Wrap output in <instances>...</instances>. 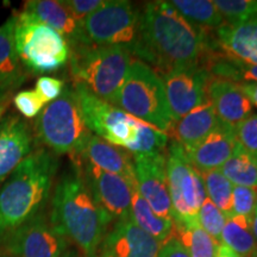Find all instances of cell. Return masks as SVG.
Masks as SVG:
<instances>
[{
  "mask_svg": "<svg viewBox=\"0 0 257 257\" xmlns=\"http://www.w3.org/2000/svg\"><path fill=\"white\" fill-rule=\"evenodd\" d=\"M212 32L187 21L170 2H148L141 8L137 36L128 50L163 76L204 66Z\"/></svg>",
  "mask_w": 257,
  "mask_h": 257,
  "instance_id": "1",
  "label": "cell"
},
{
  "mask_svg": "<svg viewBox=\"0 0 257 257\" xmlns=\"http://www.w3.org/2000/svg\"><path fill=\"white\" fill-rule=\"evenodd\" d=\"M70 161L54 189L50 220L68 242L88 257L99 249L111 223L93 198L79 162Z\"/></svg>",
  "mask_w": 257,
  "mask_h": 257,
  "instance_id": "2",
  "label": "cell"
},
{
  "mask_svg": "<svg viewBox=\"0 0 257 257\" xmlns=\"http://www.w3.org/2000/svg\"><path fill=\"white\" fill-rule=\"evenodd\" d=\"M57 169V155L44 148L19 163L0 189V239L43 211Z\"/></svg>",
  "mask_w": 257,
  "mask_h": 257,
  "instance_id": "3",
  "label": "cell"
},
{
  "mask_svg": "<svg viewBox=\"0 0 257 257\" xmlns=\"http://www.w3.org/2000/svg\"><path fill=\"white\" fill-rule=\"evenodd\" d=\"M134 56L124 46L76 44L70 47L69 73L73 85L114 105Z\"/></svg>",
  "mask_w": 257,
  "mask_h": 257,
  "instance_id": "4",
  "label": "cell"
},
{
  "mask_svg": "<svg viewBox=\"0 0 257 257\" xmlns=\"http://www.w3.org/2000/svg\"><path fill=\"white\" fill-rule=\"evenodd\" d=\"M34 134L55 155L79 156L92 133L86 126L73 86H66L56 100L44 106L34 124Z\"/></svg>",
  "mask_w": 257,
  "mask_h": 257,
  "instance_id": "5",
  "label": "cell"
},
{
  "mask_svg": "<svg viewBox=\"0 0 257 257\" xmlns=\"http://www.w3.org/2000/svg\"><path fill=\"white\" fill-rule=\"evenodd\" d=\"M113 106L166 134L174 121L162 79L148 64L137 59L131 61Z\"/></svg>",
  "mask_w": 257,
  "mask_h": 257,
  "instance_id": "6",
  "label": "cell"
},
{
  "mask_svg": "<svg viewBox=\"0 0 257 257\" xmlns=\"http://www.w3.org/2000/svg\"><path fill=\"white\" fill-rule=\"evenodd\" d=\"M15 48L27 73H55L68 62L66 38L27 11L15 14Z\"/></svg>",
  "mask_w": 257,
  "mask_h": 257,
  "instance_id": "7",
  "label": "cell"
},
{
  "mask_svg": "<svg viewBox=\"0 0 257 257\" xmlns=\"http://www.w3.org/2000/svg\"><path fill=\"white\" fill-rule=\"evenodd\" d=\"M167 180L174 224L197 221L200 206L207 198L204 180L175 141L167 148Z\"/></svg>",
  "mask_w": 257,
  "mask_h": 257,
  "instance_id": "8",
  "label": "cell"
},
{
  "mask_svg": "<svg viewBox=\"0 0 257 257\" xmlns=\"http://www.w3.org/2000/svg\"><path fill=\"white\" fill-rule=\"evenodd\" d=\"M73 87L88 130L112 146L130 149L144 121L98 98L81 85H73Z\"/></svg>",
  "mask_w": 257,
  "mask_h": 257,
  "instance_id": "9",
  "label": "cell"
},
{
  "mask_svg": "<svg viewBox=\"0 0 257 257\" xmlns=\"http://www.w3.org/2000/svg\"><path fill=\"white\" fill-rule=\"evenodd\" d=\"M141 9L126 0H107L106 4L81 22L83 44L124 46L136 40Z\"/></svg>",
  "mask_w": 257,
  "mask_h": 257,
  "instance_id": "10",
  "label": "cell"
},
{
  "mask_svg": "<svg viewBox=\"0 0 257 257\" xmlns=\"http://www.w3.org/2000/svg\"><path fill=\"white\" fill-rule=\"evenodd\" d=\"M2 250L14 257H62L68 240L43 211L0 239Z\"/></svg>",
  "mask_w": 257,
  "mask_h": 257,
  "instance_id": "11",
  "label": "cell"
},
{
  "mask_svg": "<svg viewBox=\"0 0 257 257\" xmlns=\"http://www.w3.org/2000/svg\"><path fill=\"white\" fill-rule=\"evenodd\" d=\"M72 160L79 162L93 198L108 221L117 223L130 218L131 198L137 186L131 185L119 175L104 172L87 162L76 159Z\"/></svg>",
  "mask_w": 257,
  "mask_h": 257,
  "instance_id": "12",
  "label": "cell"
},
{
  "mask_svg": "<svg viewBox=\"0 0 257 257\" xmlns=\"http://www.w3.org/2000/svg\"><path fill=\"white\" fill-rule=\"evenodd\" d=\"M137 191L157 216L174 221L167 180V150L134 154Z\"/></svg>",
  "mask_w": 257,
  "mask_h": 257,
  "instance_id": "13",
  "label": "cell"
},
{
  "mask_svg": "<svg viewBox=\"0 0 257 257\" xmlns=\"http://www.w3.org/2000/svg\"><path fill=\"white\" fill-rule=\"evenodd\" d=\"M211 74L205 66L180 69L161 76L166 89L173 120H178L206 102L207 83Z\"/></svg>",
  "mask_w": 257,
  "mask_h": 257,
  "instance_id": "14",
  "label": "cell"
},
{
  "mask_svg": "<svg viewBox=\"0 0 257 257\" xmlns=\"http://www.w3.org/2000/svg\"><path fill=\"white\" fill-rule=\"evenodd\" d=\"M35 134L27 119L8 114L0 120V185L34 152Z\"/></svg>",
  "mask_w": 257,
  "mask_h": 257,
  "instance_id": "15",
  "label": "cell"
},
{
  "mask_svg": "<svg viewBox=\"0 0 257 257\" xmlns=\"http://www.w3.org/2000/svg\"><path fill=\"white\" fill-rule=\"evenodd\" d=\"M237 143L234 126L219 121L216 128L200 143L184 150L192 166L202 174L221 168L232 156Z\"/></svg>",
  "mask_w": 257,
  "mask_h": 257,
  "instance_id": "16",
  "label": "cell"
},
{
  "mask_svg": "<svg viewBox=\"0 0 257 257\" xmlns=\"http://www.w3.org/2000/svg\"><path fill=\"white\" fill-rule=\"evenodd\" d=\"M206 93L218 119L225 124L234 126L251 114L252 105L239 83L211 76Z\"/></svg>",
  "mask_w": 257,
  "mask_h": 257,
  "instance_id": "17",
  "label": "cell"
},
{
  "mask_svg": "<svg viewBox=\"0 0 257 257\" xmlns=\"http://www.w3.org/2000/svg\"><path fill=\"white\" fill-rule=\"evenodd\" d=\"M70 159L87 162L104 172L119 175L131 185L137 186L136 176H135L134 154L123 148L112 146L95 135L92 134L79 156L70 157Z\"/></svg>",
  "mask_w": 257,
  "mask_h": 257,
  "instance_id": "18",
  "label": "cell"
},
{
  "mask_svg": "<svg viewBox=\"0 0 257 257\" xmlns=\"http://www.w3.org/2000/svg\"><path fill=\"white\" fill-rule=\"evenodd\" d=\"M114 257H157L161 243L131 220H119L102 243Z\"/></svg>",
  "mask_w": 257,
  "mask_h": 257,
  "instance_id": "19",
  "label": "cell"
},
{
  "mask_svg": "<svg viewBox=\"0 0 257 257\" xmlns=\"http://www.w3.org/2000/svg\"><path fill=\"white\" fill-rule=\"evenodd\" d=\"M214 47L226 56L257 64V19L226 23L213 31Z\"/></svg>",
  "mask_w": 257,
  "mask_h": 257,
  "instance_id": "20",
  "label": "cell"
},
{
  "mask_svg": "<svg viewBox=\"0 0 257 257\" xmlns=\"http://www.w3.org/2000/svg\"><path fill=\"white\" fill-rule=\"evenodd\" d=\"M219 121L213 106L207 100L180 119L173 121L167 135L185 150H188L206 138Z\"/></svg>",
  "mask_w": 257,
  "mask_h": 257,
  "instance_id": "21",
  "label": "cell"
},
{
  "mask_svg": "<svg viewBox=\"0 0 257 257\" xmlns=\"http://www.w3.org/2000/svg\"><path fill=\"white\" fill-rule=\"evenodd\" d=\"M23 11L31 14L38 21L59 32L66 38L69 47L83 44L81 22L73 17V15L55 0H30L25 2Z\"/></svg>",
  "mask_w": 257,
  "mask_h": 257,
  "instance_id": "22",
  "label": "cell"
},
{
  "mask_svg": "<svg viewBox=\"0 0 257 257\" xmlns=\"http://www.w3.org/2000/svg\"><path fill=\"white\" fill-rule=\"evenodd\" d=\"M130 218L140 229L150 234L160 243L165 242L173 234L174 221L157 216L142 198L137 188L134 189L133 198H131Z\"/></svg>",
  "mask_w": 257,
  "mask_h": 257,
  "instance_id": "23",
  "label": "cell"
},
{
  "mask_svg": "<svg viewBox=\"0 0 257 257\" xmlns=\"http://www.w3.org/2000/svg\"><path fill=\"white\" fill-rule=\"evenodd\" d=\"M221 244L229 246L242 257H255L257 240L252 233L251 220L234 214L226 218L221 232Z\"/></svg>",
  "mask_w": 257,
  "mask_h": 257,
  "instance_id": "24",
  "label": "cell"
},
{
  "mask_svg": "<svg viewBox=\"0 0 257 257\" xmlns=\"http://www.w3.org/2000/svg\"><path fill=\"white\" fill-rule=\"evenodd\" d=\"M170 3L187 21L205 30L214 31L225 24L223 15L211 0H173Z\"/></svg>",
  "mask_w": 257,
  "mask_h": 257,
  "instance_id": "25",
  "label": "cell"
},
{
  "mask_svg": "<svg viewBox=\"0 0 257 257\" xmlns=\"http://www.w3.org/2000/svg\"><path fill=\"white\" fill-rule=\"evenodd\" d=\"M220 172L231 184L257 191V159L245 152L239 143L232 156L221 166Z\"/></svg>",
  "mask_w": 257,
  "mask_h": 257,
  "instance_id": "26",
  "label": "cell"
},
{
  "mask_svg": "<svg viewBox=\"0 0 257 257\" xmlns=\"http://www.w3.org/2000/svg\"><path fill=\"white\" fill-rule=\"evenodd\" d=\"M173 234L185 246L191 257H216L218 244L199 224H174Z\"/></svg>",
  "mask_w": 257,
  "mask_h": 257,
  "instance_id": "27",
  "label": "cell"
},
{
  "mask_svg": "<svg viewBox=\"0 0 257 257\" xmlns=\"http://www.w3.org/2000/svg\"><path fill=\"white\" fill-rule=\"evenodd\" d=\"M201 175L207 198L219 208L225 217H232V184L218 169L202 173Z\"/></svg>",
  "mask_w": 257,
  "mask_h": 257,
  "instance_id": "28",
  "label": "cell"
},
{
  "mask_svg": "<svg viewBox=\"0 0 257 257\" xmlns=\"http://www.w3.org/2000/svg\"><path fill=\"white\" fill-rule=\"evenodd\" d=\"M15 27V15L0 27V74H15L24 70L16 53Z\"/></svg>",
  "mask_w": 257,
  "mask_h": 257,
  "instance_id": "29",
  "label": "cell"
},
{
  "mask_svg": "<svg viewBox=\"0 0 257 257\" xmlns=\"http://www.w3.org/2000/svg\"><path fill=\"white\" fill-rule=\"evenodd\" d=\"M168 135L153 125L142 123L138 137L127 152L131 154H154L166 152Z\"/></svg>",
  "mask_w": 257,
  "mask_h": 257,
  "instance_id": "30",
  "label": "cell"
},
{
  "mask_svg": "<svg viewBox=\"0 0 257 257\" xmlns=\"http://www.w3.org/2000/svg\"><path fill=\"white\" fill-rule=\"evenodd\" d=\"M214 5L226 23H243L257 19V0H216Z\"/></svg>",
  "mask_w": 257,
  "mask_h": 257,
  "instance_id": "31",
  "label": "cell"
},
{
  "mask_svg": "<svg viewBox=\"0 0 257 257\" xmlns=\"http://www.w3.org/2000/svg\"><path fill=\"white\" fill-rule=\"evenodd\" d=\"M198 221L212 238L218 244H221V232H223L226 217L208 198L205 199L200 206L198 213Z\"/></svg>",
  "mask_w": 257,
  "mask_h": 257,
  "instance_id": "32",
  "label": "cell"
},
{
  "mask_svg": "<svg viewBox=\"0 0 257 257\" xmlns=\"http://www.w3.org/2000/svg\"><path fill=\"white\" fill-rule=\"evenodd\" d=\"M237 142L245 152L257 159V114H250L245 119L234 125Z\"/></svg>",
  "mask_w": 257,
  "mask_h": 257,
  "instance_id": "33",
  "label": "cell"
},
{
  "mask_svg": "<svg viewBox=\"0 0 257 257\" xmlns=\"http://www.w3.org/2000/svg\"><path fill=\"white\" fill-rule=\"evenodd\" d=\"M257 202V191L253 188L233 186L232 192V213L234 216H243L251 220V216Z\"/></svg>",
  "mask_w": 257,
  "mask_h": 257,
  "instance_id": "34",
  "label": "cell"
},
{
  "mask_svg": "<svg viewBox=\"0 0 257 257\" xmlns=\"http://www.w3.org/2000/svg\"><path fill=\"white\" fill-rule=\"evenodd\" d=\"M14 104L24 118H36L47 104L35 89L21 91L14 96Z\"/></svg>",
  "mask_w": 257,
  "mask_h": 257,
  "instance_id": "35",
  "label": "cell"
},
{
  "mask_svg": "<svg viewBox=\"0 0 257 257\" xmlns=\"http://www.w3.org/2000/svg\"><path fill=\"white\" fill-rule=\"evenodd\" d=\"M28 78V73L18 72L15 74H0V106L9 105L12 96L25 82Z\"/></svg>",
  "mask_w": 257,
  "mask_h": 257,
  "instance_id": "36",
  "label": "cell"
},
{
  "mask_svg": "<svg viewBox=\"0 0 257 257\" xmlns=\"http://www.w3.org/2000/svg\"><path fill=\"white\" fill-rule=\"evenodd\" d=\"M61 3L74 18L82 22L88 16L101 9L106 4V0H63Z\"/></svg>",
  "mask_w": 257,
  "mask_h": 257,
  "instance_id": "37",
  "label": "cell"
},
{
  "mask_svg": "<svg viewBox=\"0 0 257 257\" xmlns=\"http://www.w3.org/2000/svg\"><path fill=\"white\" fill-rule=\"evenodd\" d=\"M64 82L60 79L50 78V76H41L36 81L35 91H36L46 104L56 100L62 94Z\"/></svg>",
  "mask_w": 257,
  "mask_h": 257,
  "instance_id": "38",
  "label": "cell"
},
{
  "mask_svg": "<svg viewBox=\"0 0 257 257\" xmlns=\"http://www.w3.org/2000/svg\"><path fill=\"white\" fill-rule=\"evenodd\" d=\"M157 257H191L174 234L161 243Z\"/></svg>",
  "mask_w": 257,
  "mask_h": 257,
  "instance_id": "39",
  "label": "cell"
},
{
  "mask_svg": "<svg viewBox=\"0 0 257 257\" xmlns=\"http://www.w3.org/2000/svg\"><path fill=\"white\" fill-rule=\"evenodd\" d=\"M240 87L251 105L257 108V83L256 82H244L239 83Z\"/></svg>",
  "mask_w": 257,
  "mask_h": 257,
  "instance_id": "40",
  "label": "cell"
},
{
  "mask_svg": "<svg viewBox=\"0 0 257 257\" xmlns=\"http://www.w3.org/2000/svg\"><path fill=\"white\" fill-rule=\"evenodd\" d=\"M216 257H242L237 252H234L233 250H231L229 246L224 245V244H219L217 248Z\"/></svg>",
  "mask_w": 257,
  "mask_h": 257,
  "instance_id": "41",
  "label": "cell"
},
{
  "mask_svg": "<svg viewBox=\"0 0 257 257\" xmlns=\"http://www.w3.org/2000/svg\"><path fill=\"white\" fill-rule=\"evenodd\" d=\"M88 257H114V256H113V253L110 251V250L106 248L104 244H100V246H99V249L96 250V252Z\"/></svg>",
  "mask_w": 257,
  "mask_h": 257,
  "instance_id": "42",
  "label": "cell"
},
{
  "mask_svg": "<svg viewBox=\"0 0 257 257\" xmlns=\"http://www.w3.org/2000/svg\"><path fill=\"white\" fill-rule=\"evenodd\" d=\"M251 229H252L253 236H255V238L257 240V202H256L255 210H253V213L251 216Z\"/></svg>",
  "mask_w": 257,
  "mask_h": 257,
  "instance_id": "43",
  "label": "cell"
},
{
  "mask_svg": "<svg viewBox=\"0 0 257 257\" xmlns=\"http://www.w3.org/2000/svg\"><path fill=\"white\" fill-rule=\"evenodd\" d=\"M6 108H8V105H2V106H0V120H2L3 115H4Z\"/></svg>",
  "mask_w": 257,
  "mask_h": 257,
  "instance_id": "44",
  "label": "cell"
},
{
  "mask_svg": "<svg viewBox=\"0 0 257 257\" xmlns=\"http://www.w3.org/2000/svg\"><path fill=\"white\" fill-rule=\"evenodd\" d=\"M0 257H14V256L10 255V253L4 251V250H0Z\"/></svg>",
  "mask_w": 257,
  "mask_h": 257,
  "instance_id": "45",
  "label": "cell"
},
{
  "mask_svg": "<svg viewBox=\"0 0 257 257\" xmlns=\"http://www.w3.org/2000/svg\"><path fill=\"white\" fill-rule=\"evenodd\" d=\"M62 257H76V256H75V253H73V252H70V251H67Z\"/></svg>",
  "mask_w": 257,
  "mask_h": 257,
  "instance_id": "46",
  "label": "cell"
},
{
  "mask_svg": "<svg viewBox=\"0 0 257 257\" xmlns=\"http://www.w3.org/2000/svg\"><path fill=\"white\" fill-rule=\"evenodd\" d=\"M255 257H257V252H256V255H255Z\"/></svg>",
  "mask_w": 257,
  "mask_h": 257,
  "instance_id": "47",
  "label": "cell"
}]
</instances>
